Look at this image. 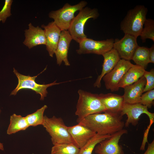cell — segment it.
Here are the masks:
<instances>
[{"instance_id":"cell-6","label":"cell","mask_w":154,"mask_h":154,"mask_svg":"<svg viewBox=\"0 0 154 154\" xmlns=\"http://www.w3.org/2000/svg\"><path fill=\"white\" fill-rule=\"evenodd\" d=\"M87 4V1H82L74 5L66 3L62 8L50 11L48 16L50 18L54 19L53 21L61 31L68 30L75 17V13L85 7Z\"/></svg>"},{"instance_id":"cell-21","label":"cell","mask_w":154,"mask_h":154,"mask_svg":"<svg viewBox=\"0 0 154 154\" xmlns=\"http://www.w3.org/2000/svg\"><path fill=\"white\" fill-rule=\"evenodd\" d=\"M29 127L25 117L14 114L10 116L7 133L8 135L15 133L20 131L25 130Z\"/></svg>"},{"instance_id":"cell-15","label":"cell","mask_w":154,"mask_h":154,"mask_svg":"<svg viewBox=\"0 0 154 154\" xmlns=\"http://www.w3.org/2000/svg\"><path fill=\"white\" fill-rule=\"evenodd\" d=\"M41 27L44 31L46 49L49 55L52 57L57 47L61 31L54 21L50 22L47 25L43 24Z\"/></svg>"},{"instance_id":"cell-31","label":"cell","mask_w":154,"mask_h":154,"mask_svg":"<svg viewBox=\"0 0 154 154\" xmlns=\"http://www.w3.org/2000/svg\"><path fill=\"white\" fill-rule=\"evenodd\" d=\"M149 57L150 63H154V44L149 48Z\"/></svg>"},{"instance_id":"cell-22","label":"cell","mask_w":154,"mask_h":154,"mask_svg":"<svg viewBox=\"0 0 154 154\" xmlns=\"http://www.w3.org/2000/svg\"><path fill=\"white\" fill-rule=\"evenodd\" d=\"M136 65L145 69L149 62V48L139 46L136 49L132 58Z\"/></svg>"},{"instance_id":"cell-23","label":"cell","mask_w":154,"mask_h":154,"mask_svg":"<svg viewBox=\"0 0 154 154\" xmlns=\"http://www.w3.org/2000/svg\"><path fill=\"white\" fill-rule=\"evenodd\" d=\"M80 150L73 143L56 144L52 147L50 154H78Z\"/></svg>"},{"instance_id":"cell-7","label":"cell","mask_w":154,"mask_h":154,"mask_svg":"<svg viewBox=\"0 0 154 154\" xmlns=\"http://www.w3.org/2000/svg\"><path fill=\"white\" fill-rule=\"evenodd\" d=\"M46 68L42 72L36 76H31L21 74L13 68V72L18 79V84L16 88L11 92L10 95H15L19 90L22 89H28L35 91L40 96V100H43L46 96L48 88L53 85L58 84L61 83H57L56 81L47 84H40L36 83L35 79L37 77L46 70Z\"/></svg>"},{"instance_id":"cell-20","label":"cell","mask_w":154,"mask_h":154,"mask_svg":"<svg viewBox=\"0 0 154 154\" xmlns=\"http://www.w3.org/2000/svg\"><path fill=\"white\" fill-rule=\"evenodd\" d=\"M145 69L142 67L133 64L124 75L119 83V87L124 88L137 82L143 76Z\"/></svg>"},{"instance_id":"cell-30","label":"cell","mask_w":154,"mask_h":154,"mask_svg":"<svg viewBox=\"0 0 154 154\" xmlns=\"http://www.w3.org/2000/svg\"><path fill=\"white\" fill-rule=\"evenodd\" d=\"M143 154H154V140L151 143H148L147 150Z\"/></svg>"},{"instance_id":"cell-26","label":"cell","mask_w":154,"mask_h":154,"mask_svg":"<svg viewBox=\"0 0 154 154\" xmlns=\"http://www.w3.org/2000/svg\"><path fill=\"white\" fill-rule=\"evenodd\" d=\"M140 36L143 42H145L147 39L154 42V20L151 19H146L144 22Z\"/></svg>"},{"instance_id":"cell-8","label":"cell","mask_w":154,"mask_h":154,"mask_svg":"<svg viewBox=\"0 0 154 154\" xmlns=\"http://www.w3.org/2000/svg\"><path fill=\"white\" fill-rule=\"evenodd\" d=\"M146 114L150 120V124L148 128L149 129L154 121V114L150 112L147 107L140 103L129 104H124L120 114L123 116L126 114L127 119L125 123V126L128 127L129 124L135 126L138 123L140 117L143 114Z\"/></svg>"},{"instance_id":"cell-29","label":"cell","mask_w":154,"mask_h":154,"mask_svg":"<svg viewBox=\"0 0 154 154\" xmlns=\"http://www.w3.org/2000/svg\"><path fill=\"white\" fill-rule=\"evenodd\" d=\"M13 2L12 0H5L4 5L0 11V21L3 23L5 22L7 19L11 15V6Z\"/></svg>"},{"instance_id":"cell-25","label":"cell","mask_w":154,"mask_h":154,"mask_svg":"<svg viewBox=\"0 0 154 154\" xmlns=\"http://www.w3.org/2000/svg\"><path fill=\"white\" fill-rule=\"evenodd\" d=\"M47 108V106L44 105L35 112L28 114L25 117L29 126L42 125L44 120V113Z\"/></svg>"},{"instance_id":"cell-24","label":"cell","mask_w":154,"mask_h":154,"mask_svg":"<svg viewBox=\"0 0 154 154\" xmlns=\"http://www.w3.org/2000/svg\"><path fill=\"white\" fill-rule=\"evenodd\" d=\"M110 135L96 133L84 146L80 149L78 154H92L96 145Z\"/></svg>"},{"instance_id":"cell-17","label":"cell","mask_w":154,"mask_h":154,"mask_svg":"<svg viewBox=\"0 0 154 154\" xmlns=\"http://www.w3.org/2000/svg\"><path fill=\"white\" fill-rule=\"evenodd\" d=\"M28 29L25 31V38L23 44L29 48L40 45H46V39L44 31L41 28L35 27L31 23L28 25Z\"/></svg>"},{"instance_id":"cell-18","label":"cell","mask_w":154,"mask_h":154,"mask_svg":"<svg viewBox=\"0 0 154 154\" xmlns=\"http://www.w3.org/2000/svg\"><path fill=\"white\" fill-rule=\"evenodd\" d=\"M102 56L104 60L102 71L94 84V86L98 88L101 87V81L103 76L110 72L121 59L118 52L113 48Z\"/></svg>"},{"instance_id":"cell-32","label":"cell","mask_w":154,"mask_h":154,"mask_svg":"<svg viewBox=\"0 0 154 154\" xmlns=\"http://www.w3.org/2000/svg\"><path fill=\"white\" fill-rule=\"evenodd\" d=\"M1 113V110L0 109V114ZM0 150H4L3 145L0 142Z\"/></svg>"},{"instance_id":"cell-27","label":"cell","mask_w":154,"mask_h":154,"mask_svg":"<svg viewBox=\"0 0 154 154\" xmlns=\"http://www.w3.org/2000/svg\"><path fill=\"white\" fill-rule=\"evenodd\" d=\"M154 90L145 92L141 97L139 103L150 108L154 104Z\"/></svg>"},{"instance_id":"cell-3","label":"cell","mask_w":154,"mask_h":154,"mask_svg":"<svg viewBox=\"0 0 154 154\" xmlns=\"http://www.w3.org/2000/svg\"><path fill=\"white\" fill-rule=\"evenodd\" d=\"M78 93L79 98L75 113L78 116L77 120L78 123L89 115L106 111L98 94L82 90H79Z\"/></svg>"},{"instance_id":"cell-14","label":"cell","mask_w":154,"mask_h":154,"mask_svg":"<svg viewBox=\"0 0 154 154\" xmlns=\"http://www.w3.org/2000/svg\"><path fill=\"white\" fill-rule=\"evenodd\" d=\"M146 82L143 76L137 82L125 87L123 95L125 104H133L139 103Z\"/></svg>"},{"instance_id":"cell-1","label":"cell","mask_w":154,"mask_h":154,"mask_svg":"<svg viewBox=\"0 0 154 154\" xmlns=\"http://www.w3.org/2000/svg\"><path fill=\"white\" fill-rule=\"evenodd\" d=\"M89 115L78 123L96 133L111 135L123 129L125 123L120 114L105 112Z\"/></svg>"},{"instance_id":"cell-28","label":"cell","mask_w":154,"mask_h":154,"mask_svg":"<svg viewBox=\"0 0 154 154\" xmlns=\"http://www.w3.org/2000/svg\"><path fill=\"white\" fill-rule=\"evenodd\" d=\"M143 76L146 80L143 92L149 91L154 88V69H151L149 71L145 70Z\"/></svg>"},{"instance_id":"cell-13","label":"cell","mask_w":154,"mask_h":154,"mask_svg":"<svg viewBox=\"0 0 154 154\" xmlns=\"http://www.w3.org/2000/svg\"><path fill=\"white\" fill-rule=\"evenodd\" d=\"M73 143L79 149L82 148L96 133L81 124L68 127Z\"/></svg>"},{"instance_id":"cell-19","label":"cell","mask_w":154,"mask_h":154,"mask_svg":"<svg viewBox=\"0 0 154 154\" xmlns=\"http://www.w3.org/2000/svg\"><path fill=\"white\" fill-rule=\"evenodd\" d=\"M98 95L106 109L105 112L120 114L125 104L123 96L112 93H101Z\"/></svg>"},{"instance_id":"cell-4","label":"cell","mask_w":154,"mask_h":154,"mask_svg":"<svg viewBox=\"0 0 154 154\" xmlns=\"http://www.w3.org/2000/svg\"><path fill=\"white\" fill-rule=\"evenodd\" d=\"M42 125L51 136L54 145L73 143L68 127L61 118L56 117L54 116L49 118L45 116Z\"/></svg>"},{"instance_id":"cell-11","label":"cell","mask_w":154,"mask_h":154,"mask_svg":"<svg viewBox=\"0 0 154 154\" xmlns=\"http://www.w3.org/2000/svg\"><path fill=\"white\" fill-rule=\"evenodd\" d=\"M127 131L123 129L111 135L102 140L95 147V152L97 154H125L122 145L119 144L121 136L127 134Z\"/></svg>"},{"instance_id":"cell-10","label":"cell","mask_w":154,"mask_h":154,"mask_svg":"<svg viewBox=\"0 0 154 154\" xmlns=\"http://www.w3.org/2000/svg\"><path fill=\"white\" fill-rule=\"evenodd\" d=\"M133 65L130 61L121 59L113 69L102 78L106 89L112 92L118 91L119 82Z\"/></svg>"},{"instance_id":"cell-9","label":"cell","mask_w":154,"mask_h":154,"mask_svg":"<svg viewBox=\"0 0 154 154\" xmlns=\"http://www.w3.org/2000/svg\"><path fill=\"white\" fill-rule=\"evenodd\" d=\"M113 38L96 40L87 38L80 42L79 48L76 50L79 54H94L103 55L113 48Z\"/></svg>"},{"instance_id":"cell-5","label":"cell","mask_w":154,"mask_h":154,"mask_svg":"<svg viewBox=\"0 0 154 154\" xmlns=\"http://www.w3.org/2000/svg\"><path fill=\"white\" fill-rule=\"evenodd\" d=\"M99 16L98 10L96 8L86 7L80 11L72 21L68 30L72 39L79 43L87 38L84 33L86 23L89 19H95Z\"/></svg>"},{"instance_id":"cell-2","label":"cell","mask_w":154,"mask_h":154,"mask_svg":"<svg viewBox=\"0 0 154 154\" xmlns=\"http://www.w3.org/2000/svg\"><path fill=\"white\" fill-rule=\"evenodd\" d=\"M148 11L144 5H137L129 10L121 21L120 29L125 34L140 36Z\"/></svg>"},{"instance_id":"cell-16","label":"cell","mask_w":154,"mask_h":154,"mask_svg":"<svg viewBox=\"0 0 154 154\" xmlns=\"http://www.w3.org/2000/svg\"><path fill=\"white\" fill-rule=\"evenodd\" d=\"M72 40L68 30L62 31L57 47L55 52L56 63L60 66L62 62L65 65H70L68 58V50L70 44Z\"/></svg>"},{"instance_id":"cell-12","label":"cell","mask_w":154,"mask_h":154,"mask_svg":"<svg viewBox=\"0 0 154 154\" xmlns=\"http://www.w3.org/2000/svg\"><path fill=\"white\" fill-rule=\"evenodd\" d=\"M137 38L130 35L125 34L121 39L116 38L114 40L113 48L117 51L121 59L128 61L131 60L139 46Z\"/></svg>"}]
</instances>
